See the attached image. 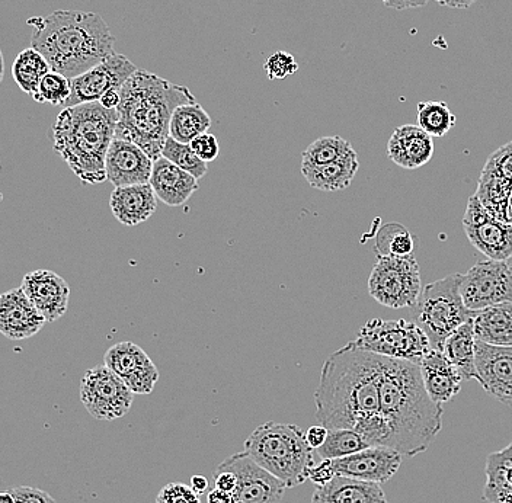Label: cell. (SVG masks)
Returning <instances> with one entry per match:
<instances>
[{
	"label": "cell",
	"mask_w": 512,
	"mask_h": 503,
	"mask_svg": "<svg viewBox=\"0 0 512 503\" xmlns=\"http://www.w3.org/2000/svg\"><path fill=\"white\" fill-rule=\"evenodd\" d=\"M382 355L348 342L323 364L315 392L316 418L328 429H354L371 447H387L380 410Z\"/></svg>",
	"instance_id": "6da1fadb"
},
{
	"label": "cell",
	"mask_w": 512,
	"mask_h": 503,
	"mask_svg": "<svg viewBox=\"0 0 512 503\" xmlns=\"http://www.w3.org/2000/svg\"><path fill=\"white\" fill-rule=\"evenodd\" d=\"M380 410L387 447L403 457L425 453L443 429V405L428 396L415 362L382 357Z\"/></svg>",
	"instance_id": "7a4b0ae2"
},
{
	"label": "cell",
	"mask_w": 512,
	"mask_h": 503,
	"mask_svg": "<svg viewBox=\"0 0 512 503\" xmlns=\"http://www.w3.org/2000/svg\"><path fill=\"white\" fill-rule=\"evenodd\" d=\"M31 47L40 51L51 69L69 79L78 78L115 53L114 35L95 12L56 11L28 19Z\"/></svg>",
	"instance_id": "3957f363"
},
{
	"label": "cell",
	"mask_w": 512,
	"mask_h": 503,
	"mask_svg": "<svg viewBox=\"0 0 512 503\" xmlns=\"http://www.w3.org/2000/svg\"><path fill=\"white\" fill-rule=\"evenodd\" d=\"M195 101L187 86L139 69L121 89L115 139L137 144L155 162L169 139L172 114L179 105Z\"/></svg>",
	"instance_id": "277c9868"
},
{
	"label": "cell",
	"mask_w": 512,
	"mask_h": 503,
	"mask_svg": "<svg viewBox=\"0 0 512 503\" xmlns=\"http://www.w3.org/2000/svg\"><path fill=\"white\" fill-rule=\"evenodd\" d=\"M118 118L117 110H108L101 102L64 108L57 115L54 150L83 184L107 181L105 159L115 139Z\"/></svg>",
	"instance_id": "5b68a950"
},
{
	"label": "cell",
	"mask_w": 512,
	"mask_h": 503,
	"mask_svg": "<svg viewBox=\"0 0 512 503\" xmlns=\"http://www.w3.org/2000/svg\"><path fill=\"white\" fill-rule=\"evenodd\" d=\"M243 448L262 469L286 483L288 489L309 480L310 469L315 466L306 432L297 425L265 422L246 438Z\"/></svg>",
	"instance_id": "8992f818"
},
{
	"label": "cell",
	"mask_w": 512,
	"mask_h": 503,
	"mask_svg": "<svg viewBox=\"0 0 512 503\" xmlns=\"http://www.w3.org/2000/svg\"><path fill=\"white\" fill-rule=\"evenodd\" d=\"M462 280L463 274H453L425 285L416 303L415 323L430 339L432 349L443 351L448 336L475 316L460 293Z\"/></svg>",
	"instance_id": "52a82bcc"
},
{
	"label": "cell",
	"mask_w": 512,
	"mask_h": 503,
	"mask_svg": "<svg viewBox=\"0 0 512 503\" xmlns=\"http://www.w3.org/2000/svg\"><path fill=\"white\" fill-rule=\"evenodd\" d=\"M354 344L364 351L421 364L431 349L430 339L415 322L371 319L360 329Z\"/></svg>",
	"instance_id": "ba28073f"
},
{
	"label": "cell",
	"mask_w": 512,
	"mask_h": 503,
	"mask_svg": "<svg viewBox=\"0 0 512 503\" xmlns=\"http://www.w3.org/2000/svg\"><path fill=\"white\" fill-rule=\"evenodd\" d=\"M424 288L414 253L409 256H379L368 278V293L389 309L415 307Z\"/></svg>",
	"instance_id": "9c48e42d"
},
{
	"label": "cell",
	"mask_w": 512,
	"mask_h": 503,
	"mask_svg": "<svg viewBox=\"0 0 512 503\" xmlns=\"http://www.w3.org/2000/svg\"><path fill=\"white\" fill-rule=\"evenodd\" d=\"M134 393L107 365H96L80 380V402L92 418L115 421L130 412Z\"/></svg>",
	"instance_id": "30bf717a"
},
{
	"label": "cell",
	"mask_w": 512,
	"mask_h": 503,
	"mask_svg": "<svg viewBox=\"0 0 512 503\" xmlns=\"http://www.w3.org/2000/svg\"><path fill=\"white\" fill-rule=\"evenodd\" d=\"M467 309L478 312L495 304L512 303V269L507 261H482L463 275L460 284Z\"/></svg>",
	"instance_id": "8fae6325"
},
{
	"label": "cell",
	"mask_w": 512,
	"mask_h": 503,
	"mask_svg": "<svg viewBox=\"0 0 512 503\" xmlns=\"http://www.w3.org/2000/svg\"><path fill=\"white\" fill-rule=\"evenodd\" d=\"M463 229L469 242L492 261L512 256V223L499 220L473 195L467 201Z\"/></svg>",
	"instance_id": "7c38bea8"
},
{
	"label": "cell",
	"mask_w": 512,
	"mask_h": 503,
	"mask_svg": "<svg viewBox=\"0 0 512 503\" xmlns=\"http://www.w3.org/2000/svg\"><path fill=\"white\" fill-rule=\"evenodd\" d=\"M220 469H227L238 476V486L233 495V503H281L288 489L274 474L262 469L258 463L246 453L227 457L219 464Z\"/></svg>",
	"instance_id": "4fadbf2b"
},
{
	"label": "cell",
	"mask_w": 512,
	"mask_h": 503,
	"mask_svg": "<svg viewBox=\"0 0 512 503\" xmlns=\"http://www.w3.org/2000/svg\"><path fill=\"white\" fill-rule=\"evenodd\" d=\"M137 70L139 67L123 54H112L107 60L86 70L78 78L70 79L72 95L67 99L64 108L99 102L108 92L121 91Z\"/></svg>",
	"instance_id": "5bb4252c"
},
{
	"label": "cell",
	"mask_w": 512,
	"mask_h": 503,
	"mask_svg": "<svg viewBox=\"0 0 512 503\" xmlns=\"http://www.w3.org/2000/svg\"><path fill=\"white\" fill-rule=\"evenodd\" d=\"M475 195L499 220L510 221L512 142L499 147L486 160Z\"/></svg>",
	"instance_id": "9a60e30c"
},
{
	"label": "cell",
	"mask_w": 512,
	"mask_h": 503,
	"mask_svg": "<svg viewBox=\"0 0 512 503\" xmlns=\"http://www.w3.org/2000/svg\"><path fill=\"white\" fill-rule=\"evenodd\" d=\"M104 361L134 394H150L158 384V367L134 342L112 345L105 352Z\"/></svg>",
	"instance_id": "2e32d148"
},
{
	"label": "cell",
	"mask_w": 512,
	"mask_h": 503,
	"mask_svg": "<svg viewBox=\"0 0 512 503\" xmlns=\"http://www.w3.org/2000/svg\"><path fill=\"white\" fill-rule=\"evenodd\" d=\"M476 380L489 396L512 408V346L476 341Z\"/></svg>",
	"instance_id": "e0dca14e"
},
{
	"label": "cell",
	"mask_w": 512,
	"mask_h": 503,
	"mask_svg": "<svg viewBox=\"0 0 512 503\" xmlns=\"http://www.w3.org/2000/svg\"><path fill=\"white\" fill-rule=\"evenodd\" d=\"M402 454L389 447H368L352 456L334 460L336 476L363 482L386 483L402 466Z\"/></svg>",
	"instance_id": "ac0fdd59"
},
{
	"label": "cell",
	"mask_w": 512,
	"mask_h": 503,
	"mask_svg": "<svg viewBox=\"0 0 512 503\" xmlns=\"http://www.w3.org/2000/svg\"><path fill=\"white\" fill-rule=\"evenodd\" d=\"M153 163L142 147L127 140L114 139L105 159L107 181L115 188L149 184Z\"/></svg>",
	"instance_id": "d6986e66"
},
{
	"label": "cell",
	"mask_w": 512,
	"mask_h": 503,
	"mask_svg": "<svg viewBox=\"0 0 512 503\" xmlns=\"http://www.w3.org/2000/svg\"><path fill=\"white\" fill-rule=\"evenodd\" d=\"M21 287L47 323L56 322L69 309L70 285L56 272L48 269L28 272Z\"/></svg>",
	"instance_id": "ffe728a7"
},
{
	"label": "cell",
	"mask_w": 512,
	"mask_h": 503,
	"mask_svg": "<svg viewBox=\"0 0 512 503\" xmlns=\"http://www.w3.org/2000/svg\"><path fill=\"white\" fill-rule=\"evenodd\" d=\"M46 323L22 287L6 291L0 297V332L11 341L32 338Z\"/></svg>",
	"instance_id": "44dd1931"
},
{
	"label": "cell",
	"mask_w": 512,
	"mask_h": 503,
	"mask_svg": "<svg viewBox=\"0 0 512 503\" xmlns=\"http://www.w3.org/2000/svg\"><path fill=\"white\" fill-rule=\"evenodd\" d=\"M434 137L419 126L405 124L393 131L386 153L400 168L415 171L427 165L434 155Z\"/></svg>",
	"instance_id": "7402d4cb"
},
{
	"label": "cell",
	"mask_w": 512,
	"mask_h": 503,
	"mask_svg": "<svg viewBox=\"0 0 512 503\" xmlns=\"http://www.w3.org/2000/svg\"><path fill=\"white\" fill-rule=\"evenodd\" d=\"M422 380L432 402L443 405L450 402L462 390L463 377L460 371L451 364L450 360L438 349H430L422 358Z\"/></svg>",
	"instance_id": "603a6c76"
},
{
	"label": "cell",
	"mask_w": 512,
	"mask_h": 503,
	"mask_svg": "<svg viewBox=\"0 0 512 503\" xmlns=\"http://www.w3.org/2000/svg\"><path fill=\"white\" fill-rule=\"evenodd\" d=\"M150 185L158 200L169 207H179L198 191V179L191 173L182 171L171 160L160 158L153 163Z\"/></svg>",
	"instance_id": "cb8c5ba5"
},
{
	"label": "cell",
	"mask_w": 512,
	"mask_h": 503,
	"mask_svg": "<svg viewBox=\"0 0 512 503\" xmlns=\"http://www.w3.org/2000/svg\"><path fill=\"white\" fill-rule=\"evenodd\" d=\"M110 207L115 219L124 226L133 227L153 216L158 208V197L150 184L114 188Z\"/></svg>",
	"instance_id": "d4e9b609"
},
{
	"label": "cell",
	"mask_w": 512,
	"mask_h": 503,
	"mask_svg": "<svg viewBox=\"0 0 512 503\" xmlns=\"http://www.w3.org/2000/svg\"><path fill=\"white\" fill-rule=\"evenodd\" d=\"M312 503H389L380 483L363 482L336 476L331 483L318 486Z\"/></svg>",
	"instance_id": "484cf974"
},
{
	"label": "cell",
	"mask_w": 512,
	"mask_h": 503,
	"mask_svg": "<svg viewBox=\"0 0 512 503\" xmlns=\"http://www.w3.org/2000/svg\"><path fill=\"white\" fill-rule=\"evenodd\" d=\"M476 341L495 346H512V303L495 304L473 316Z\"/></svg>",
	"instance_id": "4316f807"
},
{
	"label": "cell",
	"mask_w": 512,
	"mask_h": 503,
	"mask_svg": "<svg viewBox=\"0 0 512 503\" xmlns=\"http://www.w3.org/2000/svg\"><path fill=\"white\" fill-rule=\"evenodd\" d=\"M360 162L357 153L320 166H302V175L310 187L323 192L342 191L351 185Z\"/></svg>",
	"instance_id": "83f0119b"
},
{
	"label": "cell",
	"mask_w": 512,
	"mask_h": 503,
	"mask_svg": "<svg viewBox=\"0 0 512 503\" xmlns=\"http://www.w3.org/2000/svg\"><path fill=\"white\" fill-rule=\"evenodd\" d=\"M482 499L488 503H512V441L508 447L489 454Z\"/></svg>",
	"instance_id": "f1b7e54d"
},
{
	"label": "cell",
	"mask_w": 512,
	"mask_h": 503,
	"mask_svg": "<svg viewBox=\"0 0 512 503\" xmlns=\"http://www.w3.org/2000/svg\"><path fill=\"white\" fill-rule=\"evenodd\" d=\"M443 354L460 371L463 380H476V336L473 319L448 336L444 342Z\"/></svg>",
	"instance_id": "f546056e"
},
{
	"label": "cell",
	"mask_w": 512,
	"mask_h": 503,
	"mask_svg": "<svg viewBox=\"0 0 512 503\" xmlns=\"http://www.w3.org/2000/svg\"><path fill=\"white\" fill-rule=\"evenodd\" d=\"M211 118L197 101L179 105L172 114L169 136L176 142L190 144L195 137L207 133Z\"/></svg>",
	"instance_id": "4dcf8cb0"
},
{
	"label": "cell",
	"mask_w": 512,
	"mask_h": 503,
	"mask_svg": "<svg viewBox=\"0 0 512 503\" xmlns=\"http://www.w3.org/2000/svg\"><path fill=\"white\" fill-rule=\"evenodd\" d=\"M50 70L53 69H51L46 57L40 51L31 47L18 54L14 66H12V75H14V80L18 83L21 91L32 96L40 86L41 80Z\"/></svg>",
	"instance_id": "1f68e13d"
},
{
	"label": "cell",
	"mask_w": 512,
	"mask_h": 503,
	"mask_svg": "<svg viewBox=\"0 0 512 503\" xmlns=\"http://www.w3.org/2000/svg\"><path fill=\"white\" fill-rule=\"evenodd\" d=\"M368 447L371 445L366 438L354 429H329L325 444L316 451L322 460H338L367 450Z\"/></svg>",
	"instance_id": "d6a6232c"
},
{
	"label": "cell",
	"mask_w": 512,
	"mask_h": 503,
	"mask_svg": "<svg viewBox=\"0 0 512 503\" xmlns=\"http://www.w3.org/2000/svg\"><path fill=\"white\" fill-rule=\"evenodd\" d=\"M351 143L339 136L320 137L306 147L302 155V166H320L354 155Z\"/></svg>",
	"instance_id": "836d02e7"
},
{
	"label": "cell",
	"mask_w": 512,
	"mask_h": 503,
	"mask_svg": "<svg viewBox=\"0 0 512 503\" xmlns=\"http://www.w3.org/2000/svg\"><path fill=\"white\" fill-rule=\"evenodd\" d=\"M457 117L446 102L428 101L418 104V126L431 137H444L456 124Z\"/></svg>",
	"instance_id": "e575fe53"
},
{
	"label": "cell",
	"mask_w": 512,
	"mask_h": 503,
	"mask_svg": "<svg viewBox=\"0 0 512 503\" xmlns=\"http://www.w3.org/2000/svg\"><path fill=\"white\" fill-rule=\"evenodd\" d=\"M374 251L377 256H409L414 253V239L402 224L390 223L380 229Z\"/></svg>",
	"instance_id": "d590c367"
},
{
	"label": "cell",
	"mask_w": 512,
	"mask_h": 503,
	"mask_svg": "<svg viewBox=\"0 0 512 503\" xmlns=\"http://www.w3.org/2000/svg\"><path fill=\"white\" fill-rule=\"evenodd\" d=\"M162 158L171 160L174 165L181 168L182 171L191 173L198 181L204 178L208 171L207 162H204V160L195 155L190 144L176 142L171 136H169L165 146H163Z\"/></svg>",
	"instance_id": "8d00e7d4"
},
{
	"label": "cell",
	"mask_w": 512,
	"mask_h": 503,
	"mask_svg": "<svg viewBox=\"0 0 512 503\" xmlns=\"http://www.w3.org/2000/svg\"><path fill=\"white\" fill-rule=\"evenodd\" d=\"M70 95H72V82H70V79L62 75V73L56 72V70H50L41 80L40 86H38L32 98L38 104H51L54 107L63 105L64 107Z\"/></svg>",
	"instance_id": "74e56055"
},
{
	"label": "cell",
	"mask_w": 512,
	"mask_h": 503,
	"mask_svg": "<svg viewBox=\"0 0 512 503\" xmlns=\"http://www.w3.org/2000/svg\"><path fill=\"white\" fill-rule=\"evenodd\" d=\"M264 70L268 79L283 80L299 70V63L296 62L293 54L287 53V51H277L265 60Z\"/></svg>",
	"instance_id": "f35d334b"
},
{
	"label": "cell",
	"mask_w": 512,
	"mask_h": 503,
	"mask_svg": "<svg viewBox=\"0 0 512 503\" xmlns=\"http://www.w3.org/2000/svg\"><path fill=\"white\" fill-rule=\"evenodd\" d=\"M156 503H201L200 495L184 483H168L156 496Z\"/></svg>",
	"instance_id": "ab89813d"
},
{
	"label": "cell",
	"mask_w": 512,
	"mask_h": 503,
	"mask_svg": "<svg viewBox=\"0 0 512 503\" xmlns=\"http://www.w3.org/2000/svg\"><path fill=\"white\" fill-rule=\"evenodd\" d=\"M190 146L194 150L195 155L204 160V162H213L219 156V142H217L216 136H213V134L204 133L201 136L195 137Z\"/></svg>",
	"instance_id": "60d3db41"
},
{
	"label": "cell",
	"mask_w": 512,
	"mask_h": 503,
	"mask_svg": "<svg viewBox=\"0 0 512 503\" xmlns=\"http://www.w3.org/2000/svg\"><path fill=\"white\" fill-rule=\"evenodd\" d=\"M11 492L16 503H57L50 493L30 486H16Z\"/></svg>",
	"instance_id": "b9f144b4"
},
{
	"label": "cell",
	"mask_w": 512,
	"mask_h": 503,
	"mask_svg": "<svg viewBox=\"0 0 512 503\" xmlns=\"http://www.w3.org/2000/svg\"><path fill=\"white\" fill-rule=\"evenodd\" d=\"M335 477L334 460H322L319 464H315L309 472V480L316 488L328 485Z\"/></svg>",
	"instance_id": "7bdbcfd3"
},
{
	"label": "cell",
	"mask_w": 512,
	"mask_h": 503,
	"mask_svg": "<svg viewBox=\"0 0 512 503\" xmlns=\"http://www.w3.org/2000/svg\"><path fill=\"white\" fill-rule=\"evenodd\" d=\"M214 486L223 490V492L233 493L236 486H238V476L230 470L216 467V470H214Z\"/></svg>",
	"instance_id": "ee69618b"
},
{
	"label": "cell",
	"mask_w": 512,
	"mask_h": 503,
	"mask_svg": "<svg viewBox=\"0 0 512 503\" xmlns=\"http://www.w3.org/2000/svg\"><path fill=\"white\" fill-rule=\"evenodd\" d=\"M329 429L323 425L310 426L306 432V440L313 450H319L328 438Z\"/></svg>",
	"instance_id": "f6af8a7d"
},
{
	"label": "cell",
	"mask_w": 512,
	"mask_h": 503,
	"mask_svg": "<svg viewBox=\"0 0 512 503\" xmlns=\"http://www.w3.org/2000/svg\"><path fill=\"white\" fill-rule=\"evenodd\" d=\"M384 6L395 11H406V9L422 8L427 5L428 0H382Z\"/></svg>",
	"instance_id": "bcb514c9"
},
{
	"label": "cell",
	"mask_w": 512,
	"mask_h": 503,
	"mask_svg": "<svg viewBox=\"0 0 512 503\" xmlns=\"http://www.w3.org/2000/svg\"><path fill=\"white\" fill-rule=\"evenodd\" d=\"M207 503H233V495L214 488L207 493Z\"/></svg>",
	"instance_id": "7dc6e473"
},
{
	"label": "cell",
	"mask_w": 512,
	"mask_h": 503,
	"mask_svg": "<svg viewBox=\"0 0 512 503\" xmlns=\"http://www.w3.org/2000/svg\"><path fill=\"white\" fill-rule=\"evenodd\" d=\"M99 102H101L105 108H108V110H117L121 102V91H110L108 94L102 96Z\"/></svg>",
	"instance_id": "c3c4849f"
},
{
	"label": "cell",
	"mask_w": 512,
	"mask_h": 503,
	"mask_svg": "<svg viewBox=\"0 0 512 503\" xmlns=\"http://www.w3.org/2000/svg\"><path fill=\"white\" fill-rule=\"evenodd\" d=\"M438 5L444 6V8L450 9H467L470 6L475 5L478 0H434Z\"/></svg>",
	"instance_id": "681fc988"
},
{
	"label": "cell",
	"mask_w": 512,
	"mask_h": 503,
	"mask_svg": "<svg viewBox=\"0 0 512 503\" xmlns=\"http://www.w3.org/2000/svg\"><path fill=\"white\" fill-rule=\"evenodd\" d=\"M190 485L197 495H203L208 489V479L207 477L201 476V474H195V476L191 477Z\"/></svg>",
	"instance_id": "f907efd6"
},
{
	"label": "cell",
	"mask_w": 512,
	"mask_h": 503,
	"mask_svg": "<svg viewBox=\"0 0 512 503\" xmlns=\"http://www.w3.org/2000/svg\"><path fill=\"white\" fill-rule=\"evenodd\" d=\"M0 503H16L15 496L12 495L11 490H6L0 495Z\"/></svg>",
	"instance_id": "816d5d0a"
},
{
	"label": "cell",
	"mask_w": 512,
	"mask_h": 503,
	"mask_svg": "<svg viewBox=\"0 0 512 503\" xmlns=\"http://www.w3.org/2000/svg\"><path fill=\"white\" fill-rule=\"evenodd\" d=\"M510 221L512 223V195H511V200H510Z\"/></svg>",
	"instance_id": "f5cc1de1"
},
{
	"label": "cell",
	"mask_w": 512,
	"mask_h": 503,
	"mask_svg": "<svg viewBox=\"0 0 512 503\" xmlns=\"http://www.w3.org/2000/svg\"><path fill=\"white\" fill-rule=\"evenodd\" d=\"M507 262H508V265H510V267H511V269H512V256H511V258H510V259H508V261H507Z\"/></svg>",
	"instance_id": "db71d44e"
}]
</instances>
